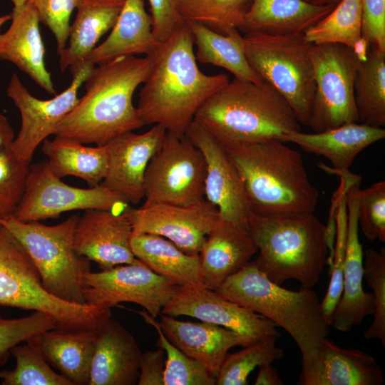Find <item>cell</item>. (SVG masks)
Wrapping results in <instances>:
<instances>
[{"label":"cell","mask_w":385,"mask_h":385,"mask_svg":"<svg viewBox=\"0 0 385 385\" xmlns=\"http://www.w3.org/2000/svg\"><path fill=\"white\" fill-rule=\"evenodd\" d=\"M83 284L86 304L111 309L120 302H132L154 318L170 300L176 286L143 262L87 272Z\"/></svg>","instance_id":"cell-13"},{"label":"cell","mask_w":385,"mask_h":385,"mask_svg":"<svg viewBox=\"0 0 385 385\" xmlns=\"http://www.w3.org/2000/svg\"><path fill=\"white\" fill-rule=\"evenodd\" d=\"M151 66L148 56H121L95 66L84 82L85 94L59 122L53 135L103 145L142 128L133 96L147 80Z\"/></svg>","instance_id":"cell-2"},{"label":"cell","mask_w":385,"mask_h":385,"mask_svg":"<svg viewBox=\"0 0 385 385\" xmlns=\"http://www.w3.org/2000/svg\"><path fill=\"white\" fill-rule=\"evenodd\" d=\"M31 163L7 148L0 152V218L14 216L24 194Z\"/></svg>","instance_id":"cell-41"},{"label":"cell","mask_w":385,"mask_h":385,"mask_svg":"<svg viewBox=\"0 0 385 385\" xmlns=\"http://www.w3.org/2000/svg\"><path fill=\"white\" fill-rule=\"evenodd\" d=\"M96 66L84 63L73 76L70 86L51 99L33 96L19 76L13 73L6 93L19 109L21 125L11 150L20 160L31 163L36 148L54 130L77 104L78 91Z\"/></svg>","instance_id":"cell-14"},{"label":"cell","mask_w":385,"mask_h":385,"mask_svg":"<svg viewBox=\"0 0 385 385\" xmlns=\"http://www.w3.org/2000/svg\"><path fill=\"white\" fill-rule=\"evenodd\" d=\"M337 232L331 273L327 292L321 301L323 313L332 324L334 309L341 297L343 289V267L346 251L347 233V208L346 190L342 195L336 216Z\"/></svg>","instance_id":"cell-42"},{"label":"cell","mask_w":385,"mask_h":385,"mask_svg":"<svg viewBox=\"0 0 385 385\" xmlns=\"http://www.w3.org/2000/svg\"><path fill=\"white\" fill-rule=\"evenodd\" d=\"M334 8L312 5L304 0H253L240 31L303 34Z\"/></svg>","instance_id":"cell-30"},{"label":"cell","mask_w":385,"mask_h":385,"mask_svg":"<svg viewBox=\"0 0 385 385\" xmlns=\"http://www.w3.org/2000/svg\"><path fill=\"white\" fill-rule=\"evenodd\" d=\"M135 257L175 285L203 287L199 255H188L168 239L154 234L133 235Z\"/></svg>","instance_id":"cell-31"},{"label":"cell","mask_w":385,"mask_h":385,"mask_svg":"<svg viewBox=\"0 0 385 385\" xmlns=\"http://www.w3.org/2000/svg\"><path fill=\"white\" fill-rule=\"evenodd\" d=\"M192 33L185 22L148 56L151 71L140 91L137 111L143 125H162L183 135L200 106L228 81L226 73L198 68Z\"/></svg>","instance_id":"cell-1"},{"label":"cell","mask_w":385,"mask_h":385,"mask_svg":"<svg viewBox=\"0 0 385 385\" xmlns=\"http://www.w3.org/2000/svg\"><path fill=\"white\" fill-rule=\"evenodd\" d=\"M11 354L16 359V366L12 370L0 371L2 385H72L51 369L39 349L30 341L13 346Z\"/></svg>","instance_id":"cell-39"},{"label":"cell","mask_w":385,"mask_h":385,"mask_svg":"<svg viewBox=\"0 0 385 385\" xmlns=\"http://www.w3.org/2000/svg\"><path fill=\"white\" fill-rule=\"evenodd\" d=\"M132 235L154 234L174 243L188 255H199L210 231L222 217L206 199L190 205L158 203L129 208Z\"/></svg>","instance_id":"cell-15"},{"label":"cell","mask_w":385,"mask_h":385,"mask_svg":"<svg viewBox=\"0 0 385 385\" xmlns=\"http://www.w3.org/2000/svg\"><path fill=\"white\" fill-rule=\"evenodd\" d=\"M247 230L260 254L255 265L272 282L296 279L302 288L319 282L327 265L325 225L312 213L264 216L252 212Z\"/></svg>","instance_id":"cell-5"},{"label":"cell","mask_w":385,"mask_h":385,"mask_svg":"<svg viewBox=\"0 0 385 385\" xmlns=\"http://www.w3.org/2000/svg\"><path fill=\"white\" fill-rule=\"evenodd\" d=\"M205 175L206 163L200 150L185 135L166 131L145 171L142 206L200 202L205 199Z\"/></svg>","instance_id":"cell-11"},{"label":"cell","mask_w":385,"mask_h":385,"mask_svg":"<svg viewBox=\"0 0 385 385\" xmlns=\"http://www.w3.org/2000/svg\"><path fill=\"white\" fill-rule=\"evenodd\" d=\"M185 22L192 33L197 61L223 68L236 78L255 83L264 81L249 64L244 51L242 36L237 29H231L223 35L200 23Z\"/></svg>","instance_id":"cell-33"},{"label":"cell","mask_w":385,"mask_h":385,"mask_svg":"<svg viewBox=\"0 0 385 385\" xmlns=\"http://www.w3.org/2000/svg\"><path fill=\"white\" fill-rule=\"evenodd\" d=\"M255 385H282L283 381L272 364L259 366V372L255 381Z\"/></svg>","instance_id":"cell-49"},{"label":"cell","mask_w":385,"mask_h":385,"mask_svg":"<svg viewBox=\"0 0 385 385\" xmlns=\"http://www.w3.org/2000/svg\"><path fill=\"white\" fill-rule=\"evenodd\" d=\"M14 138V133L9 120L0 113V152L11 147Z\"/></svg>","instance_id":"cell-50"},{"label":"cell","mask_w":385,"mask_h":385,"mask_svg":"<svg viewBox=\"0 0 385 385\" xmlns=\"http://www.w3.org/2000/svg\"><path fill=\"white\" fill-rule=\"evenodd\" d=\"M314 96L307 125L318 133L357 122L354 85L360 61L340 43L312 45Z\"/></svg>","instance_id":"cell-10"},{"label":"cell","mask_w":385,"mask_h":385,"mask_svg":"<svg viewBox=\"0 0 385 385\" xmlns=\"http://www.w3.org/2000/svg\"><path fill=\"white\" fill-rule=\"evenodd\" d=\"M137 312L155 328L158 334V345L166 353L163 385L216 384V377L205 366L187 356L169 341L154 317L145 310Z\"/></svg>","instance_id":"cell-37"},{"label":"cell","mask_w":385,"mask_h":385,"mask_svg":"<svg viewBox=\"0 0 385 385\" xmlns=\"http://www.w3.org/2000/svg\"><path fill=\"white\" fill-rule=\"evenodd\" d=\"M56 327L58 324L52 317L38 311L21 318L0 317V364L6 361L15 345Z\"/></svg>","instance_id":"cell-43"},{"label":"cell","mask_w":385,"mask_h":385,"mask_svg":"<svg viewBox=\"0 0 385 385\" xmlns=\"http://www.w3.org/2000/svg\"><path fill=\"white\" fill-rule=\"evenodd\" d=\"M361 0H341L322 19L303 35L313 45L340 43L351 48L361 36Z\"/></svg>","instance_id":"cell-35"},{"label":"cell","mask_w":385,"mask_h":385,"mask_svg":"<svg viewBox=\"0 0 385 385\" xmlns=\"http://www.w3.org/2000/svg\"><path fill=\"white\" fill-rule=\"evenodd\" d=\"M128 209L123 212L103 209L85 210L78 217L74 230L76 251L97 263L101 270L120 265L142 263L130 248L133 230L128 216Z\"/></svg>","instance_id":"cell-18"},{"label":"cell","mask_w":385,"mask_h":385,"mask_svg":"<svg viewBox=\"0 0 385 385\" xmlns=\"http://www.w3.org/2000/svg\"><path fill=\"white\" fill-rule=\"evenodd\" d=\"M126 0H81L70 27L68 44L60 53L61 72L73 76L99 39L115 25Z\"/></svg>","instance_id":"cell-29"},{"label":"cell","mask_w":385,"mask_h":385,"mask_svg":"<svg viewBox=\"0 0 385 385\" xmlns=\"http://www.w3.org/2000/svg\"><path fill=\"white\" fill-rule=\"evenodd\" d=\"M215 291L287 331L301 351L302 364L314 357L329 334L331 324L311 288L287 289L270 280L254 262L230 276Z\"/></svg>","instance_id":"cell-6"},{"label":"cell","mask_w":385,"mask_h":385,"mask_svg":"<svg viewBox=\"0 0 385 385\" xmlns=\"http://www.w3.org/2000/svg\"><path fill=\"white\" fill-rule=\"evenodd\" d=\"M0 305L46 313L58 327L69 329H98L111 317V309L70 303L46 292L24 247L1 224Z\"/></svg>","instance_id":"cell-8"},{"label":"cell","mask_w":385,"mask_h":385,"mask_svg":"<svg viewBox=\"0 0 385 385\" xmlns=\"http://www.w3.org/2000/svg\"><path fill=\"white\" fill-rule=\"evenodd\" d=\"M11 14H6L4 16H0V33H1V27L9 20L11 19Z\"/></svg>","instance_id":"cell-54"},{"label":"cell","mask_w":385,"mask_h":385,"mask_svg":"<svg viewBox=\"0 0 385 385\" xmlns=\"http://www.w3.org/2000/svg\"><path fill=\"white\" fill-rule=\"evenodd\" d=\"M41 150L47 157L51 171L59 178L77 177L93 188L99 185L106 175V145L87 147L78 141L55 136L42 142Z\"/></svg>","instance_id":"cell-32"},{"label":"cell","mask_w":385,"mask_h":385,"mask_svg":"<svg viewBox=\"0 0 385 385\" xmlns=\"http://www.w3.org/2000/svg\"><path fill=\"white\" fill-rule=\"evenodd\" d=\"M129 203L120 195L101 185L79 188L65 184L50 170L47 160L31 164L26 187L14 217L39 221L76 210L103 209L123 212Z\"/></svg>","instance_id":"cell-12"},{"label":"cell","mask_w":385,"mask_h":385,"mask_svg":"<svg viewBox=\"0 0 385 385\" xmlns=\"http://www.w3.org/2000/svg\"><path fill=\"white\" fill-rule=\"evenodd\" d=\"M362 33L369 43L385 52V0H361Z\"/></svg>","instance_id":"cell-46"},{"label":"cell","mask_w":385,"mask_h":385,"mask_svg":"<svg viewBox=\"0 0 385 385\" xmlns=\"http://www.w3.org/2000/svg\"><path fill=\"white\" fill-rule=\"evenodd\" d=\"M166 130L155 124L148 131L123 133L106 143L108 170L101 185L138 204L144 198V179L148 163L163 143Z\"/></svg>","instance_id":"cell-19"},{"label":"cell","mask_w":385,"mask_h":385,"mask_svg":"<svg viewBox=\"0 0 385 385\" xmlns=\"http://www.w3.org/2000/svg\"><path fill=\"white\" fill-rule=\"evenodd\" d=\"M165 351L161 347L142 354L138 385H163Z\"/></svg>","instance_id":"cell-48"},{"label":"cell","mask_w":385,"mask_h":385,"mask_svg":"<svg viewBox=\"0 0 385 385\" xmlns=\"http://www.w3.org/2000/svg\"><path fill=\"white\" fill-rule=\"evenodd\" d=\"M253 0H177V10L184 21L200 23L225 35L243 25Z\"/></svg>","instance_id":"cell-36"},{"label":"cell","mask_w":385,"mask_h":385,"mask_svg":"<svg viewBox=\"0 0 385 385\" xmlns=\"http://www.w3.org/2000/svg\"><path fill=\"white\" fill-rule=\"evenodd\" d=\"M354 96L358 123L385 125V52L369 46L366 60L358 68Z\"/></svg>","instance_id":"cell-34"},{"label":"cell","mask_w":385,"mask_h":385,"mask_svg":"<svg viewBox=\"0 0 385 385\" xmlns=\"http://www.w3.org/2000/svg\"><path fill=\"white\" fill-rule=\"evenodd\" d=\"M223 147L240 173L253 213L314 212L319 193L298 151L277 138Z\"/></svg>","instance_id":"cell-3"},{"label":"cell","mask_w":385,"mask_h":385,"mask_svg":"<svg viewBox=\"0 0 385 385\" xmlns=\"http://www.w3.org/2000/svg\"><path fill=\"white\" fill-rule=\"evenodd\" d=\"M244 51L250 66L286 100L300 124L307 125L314 96L313 44L303 34L247 32Z\"/></svg>","instance_id":"cell-9"},{"label":"cell","mask_w":385,"mask_h":385,"mask_svg":"<svg viewBox=\"0 0 385 385\" xmlns=\"http://www.w3.org/2000/svg\"><path fill=\"white\" fill-rule=\"evenodd\" d=\"M277 338L270 336L227 354L216 376V384H247L249 374L257 366L272 364L283 356L282 349L276 345Z\"/></svg>","instance_id":"cell-38"},{"label":"cell","mask_w":385,"mask_h":385,"mask_svg":"<svg viewBox=\"0 0 385 385\" xmlns=\"http://www.w3.org/2000/svg\"><path fill=\"white\" fill-rule=\"evenodd\" d=\"M185 135L205 160V198L217 207L222 219L247 229L252 212L240 173L225 148L194 120Z\"/></svg>","instance_id":"cell-17"},{"label":"cell","mask_w":385,"mask_h":385,"mask_svg":"<svg viewBox=\"0 0 385 385\" xmlns=\"http://www.w3.org/2000/svg\"><path fill=\"white\" fill-rule=\"evenodd\" d=\"M11 16L9 28L0 33V58L11 62L47 93L55 95L44 61L45 48L34 0L13 9Z\"/></svg>","instance_id":"cell-24"},{"label":"cell","mask_w":385,"mask_h":385,"mask_svg":"<svg viewBox=\"0 0 385 385\" xmlns=\"http://www.w3.org/2000/svg\"><path fill=\"white\" fill-rule=\"evenodd\" d=\"M152 19V32L160 43L169 38L185 21L177 10V0H148Z\"/></svg>","instance_id":"cell-47"},{"label":"cell","mask_w":385,"mask_h":385,"mask_svg":"<svg viewBox=\"0 0 385 385\" xmlns=\"http://www.w3.org/2000/svg\"><path fill=\"white\" fill-rule=\"evenodd\" d=\"M361 180L346 185L347 233L343 267V289L334 309L331 327L349 332L363 319L373 315L374 311L372 293L362 287L363 250L359 239L358 192Z\"/></svg>","instance_id":"cell-20"},{"label":"cell","mask_w":385,"mask_h":385,"mask_svg":"<svg viewBox=\"0 0 385 385\" xmlns=\"http://www.w3.org/2000/svg\"><path fill=\"white\" fill-rule=\"evenodd\" d=\"M363 278L373 290V321L364 334L366 340L379 339L385 346V252L368 249L363 254Z\"/></svg>","instance_id":"cell-40"},{"label":"cell","mask_w":385,"mask_h":385,"mask_svg":"<svg viewBox=\"0 0 385 385\" xmlns=\"http://www.w3.org/2000/svg\"><path fill=\"white\" fill-rule=\"evenodd\" d=\"M109 36L86 57L94 66L116 58L135 54L150 55L160 43L152 32V19L143 0H126Z\"/></svg>","instance_id":"cell-28"},{"label":"cell","mask_w":385,"mask_h":385,"mask_svg":"<svg viewBox=\"0 0 385 385\" xmlns=\"http://www.w3.org/2000/svg\"><path fill=\"white\" fill-rule=\"evenodd\" d=\"M158 322L171 343L215 377L231 348L251 344L240 333L207 322H185L163 314Z\"/></svg>","instance_id":"cell-25"},{"label":"cell","mask_w":385,"mask_h":385,"mask_svg":"<svg viewBox=\"0 0 385 385\" xmlns=\"http://www.w3.org/2000/svg\"><path fill=\"white\" fill-rule=\"evenodd\" d=\"M384 138L385 129L382 127L353 122L318 133L291 131L277 139L293 143L307 153L325 157L333 165L329 171L349 182L358 175L349 170L356 156Z\"/></svg>","instance_id":"cell-21"},{"label":"cell","mask_w":385,"mask_h":385,"mask_svg":"<svg viewBox=\"0 0 385 385\" xmlns=\"http://www.w3.org/2000/svg\"><path fill=\"white\" fill-rule=\"evenodd\" d=\"M161 312L173 317L189 316L230 329L251 344L270 336L279 337L277 325L270 319L203 287L176 285Z\"/></svg>","instance_id":"cell-16"},{"label":"cell","mask_w":385,"mask_h":385,"mask_svg":"<svg viewBox=\"0 0 385 385\" xmlns=\"http://www.w3.org/2000/svg\"><path fill=\"white\" fill-rule=\"evenodd\" d=\"M257 251L246 228L222 218L207 235L199 253L205 287L217 289Z\"/></svg>","instance_id":"cell-26"},{"label":"cell","mask_w":385,"mask_h":385,"mask_svg":"<svg viewBox=\"0 0 385 385\" xmlns=\"http://www.w3.org/2000/svg\"><path fill=\"white\" fill-rule=\"evenodd\" d=\"M81 0H34L39 21L53 34L57 53L66 46L69 36L70 17Z\"/></svg>","instance_id":"cell-45"},{"label":"cell","mask_w":385,"mask_h":385,"mask_svg":"<svg viewBox=\"0 0 385 385\" xmlns=\"http://www.w3.org/2000/svg\"><path fill=\"white\" fill-rule=\"evenodd\" d=\"M30 0H11L14 4V9H18L24 6L26 2Z\"/></svg>","instance_id":"cell-53"},{"label":"cell","mask_w":385,"mask_h":385,"mask_svg":"<svg viewBox=\"0 0 385 385\" xmlns=\"http://www.w3.org/2000/svg\"><path fill=\"white\" fill-rule=\"evenodd\" d=\"M142 354L133 334L109 317L97 331L89 385L137 384Z\"/></svg>","instance_id":"cell-23"},{"label":"cell","mask_w":385,"mask_h":385,"mask_svg":"<svg viewBox=\"0 0 385 385\" xmlns=\"http://www.w3.org/2000/svg\"><path fill=\"white\" fill-rule=\"evenodd\" d=\"M351 48L360 62H364L366 60L369 44L363 36H361Z\"/></svg>","instance_id":"cell-51"},{"label":"cell","mask_w":385,"mask_h":385,"mask_svg":"<svg viewBox=\"0 0 385 385\" xmlns=\"http://www.w3.org/2000/svg\"><path fill=\"white\" fill-rule=\"evenodd\" d=\"M384 376L376 359L359 349L342 348L327 338L315 355L302 364L299 385H381Z\"/></svg>","instance_id":"cell-22"},{"label":"cell","mask_w":385,"mask_h":385,"mask_svg":"<svg viewBox=\"0 0 385 385\" xmlns=\"http://www.w3.org/2000/svg\"><path fill=\"white\" fill-rule=\"evenodd\" d=\"M305 2L315 6H332L335 7L341 0H304Z\"/></svg>","instance_id":"cell-52"},{"label":"cell","mask_w":385,"mask_h":385,"mask_svg":"<svg viewBox=\"0 0 385 385\" xmlns=\"http://www.w3.org/2000/svg\"><path fill=\"white\" fill-rule=\"evenodd\" d=\"M358 221L369 241L385 242V182L358 192Z\"/></svg>","instance_id":"cell-44"},{"label":"cell","mask_w":385,"mask_h":385,"mask_svg":"<svg viewBox=\"0 0 385 385\" xmlns=\"http://www.w3.org/2000/svg\"><path fill=\"white\" fill-rule=\"evenodd\" d=\"M194 120L223 146L277 139L302 130L292 108L272 86L236 78L200 106Z\"/></svg>","instance_id":"cell-4"},{"label":"cell","mask_w":385,"mask_h":385,"mask_svg":"<svg viewBox=\"0 0 385 385\" xmlns=\"http://www.w3.org/2000/svg\"><path fill=\"white\" fill-rule=\"evenodd\" d=\"M78 217L73 215L59 224L46 225L38 221L21 222L12 216L0 218V224L24 247L46 292L63 301L83 304V276L91 271V263L74 248Z\"/></svg>","instance_id":"cell-7"},{"label":"cell","mask_w":385,"mask_h":385,"mask_svg":"<svg viewBox=\"0 0 385 385\" xmlns=\"http://www.w3.org/2000/svg\"><path fill=\"white\" fill-rule=\"evenodd\" d=\"M98 329L56 327L28 340L72 385H89Z\"/></svg>","instance_id":"cell-27"}]
</instances>
